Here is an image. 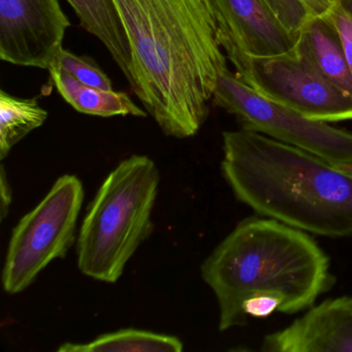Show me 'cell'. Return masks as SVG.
Returning <instances> with one entry per match:
<instances>
[{
	"label": "cell",
	"mask_w": 352,
	"mask_h": 352,
	"mask_svg": "<svg viewBox=\"0 0 352 352\" xmlns=\"http://www.w3.org/2000/svg\"><path fill=\"white\" fill-rule=\"evenodd\" d=\"M183 343L175 336L137 329L104 333L85 344L65 343L59 352H181Z\"/></svg>",
	"instance_id": "14"
},
{
	"label": "cell",
	"mask_w": 352,
	"mask_h": 352,
	"mask_svg": "<svg viewBox=\"0 0 352 352\" xmlns=\"http://www.w3.org/2000/svg\"><path fill=\"white\" fill-rule=\"evenodd\" d=\"M226 57L279 56L292 52L298 36L287 32L265 0H211Z\"/></svg>",
	"instance_id": "9"
},
{
	"label": "cell",
	"mask_w": 352,
	"mask_h": 352,
	"mask_svg": "<svg viewBox=\"0 0 352 352\" xmlns=\"http://www.w3.org/2000/svg\"><path fill=\"white\" fill-rule=\"evenodd\" d=\"M304 1L318 16L323 15L331 5L329 0H304Z\"/></svg>",
	"instance_id": "21"
},
{
	"label": "cell",
	"mask_w": 352,
	"mask_h": 352,
	"mask_svg": "<svg viewBox=\"0 0 352 352\" xmlns=\"http://www.w3.org/2000/svg\"><path fill=\"white\" fill-rule=\"evenodd\" d=\"M69 26L59 0H0V59L49 69Z\"/></svg>",
	"instance_id": "8"
},
{
	"label": "cell",
	"mask_w": 352,
	"mask_h": 352,
	"mask_svg": "<svg viewBox=\"0 0 352 352\" xmlns=\"http://www.w3.org/2000/svg\"><path fill=\"white\" fill-rule=\"evenodd\" d=\"M55 63L85 85L107 91L113 90L110 78L89 57L78 56L63 49Z\"/></svg>",
	"instance_id": "16"
},
{
	"label": "cell",
	"mask_w": 352,
	"mask_h": 352,
	"mask_svg": "<svg viewBox=\"0 0 352 352\" xmlns=\"http://www.w3.org/2000/svg\"><path fill=\"white\" fill-rule=\"evenodd\" d=\"M114 3L131 47L133 94L164 135H197L228 69L211 0Z\"/></svg>",
	"instance_id": "1"
},
{
	"label": "cell",
	"mask_w": 352,
	"mask_h": 352,
	"mask_svg": "<svg viewBox=\"0 0 352 352\" xmlns=\"http://www.w3.org/2000/svg\"><path fill=\"white\" fill-rule=\"evenodd\" d=\"M338 168H341V170H345V172L351 173L352 174V162H349V164H336Z\"/></svg>",
	"instance_id": "22"
},
{
	"label": "cell",
	"mask_w": 352,
	"mask_h": 352,
	"mask_svg": "<svg viewBox=\"0 0 352 352\" xmlns=\"http://www.w3.org/2000/svg\"><path fill=\"white\" fill-rule=\"evenodd\" d=\"M243 312L247 318H267L275 312H280V302L273 296H253L245 300Z\"/></svg>",
	"instance_id": "19"
},
{
	"label": "cell",
	"mask_w": 352,
	"mask_h": 352,
	"mask_svg": "<svg viewBox=\"0 0 352 352\" xmlns=\"http://www.w3.org/2000/svg\"><path fill=\"white\" fill-rule=\"evenodd\" d=\"M263 352H352V296L329 298L269 333Z\"/></svg>",
	"instance_id": "10"
},
{
	"label": "cell",
	"mask_w": 352,
	"mask_h": 352,
	"mask_svg": "<svg viewBox=\"0 0 352 352\" xmlns=\"http://www.w3.org/2000/svg\"><path fill=\"white\" fill-rule=\"evenodd\" d=\"M51 79L63 100L82 114L98 117H147L148 113L135 104L125 92L98 89L78 81L58 63L50 69Z\"/></svg>",
	"instance_id": "12"
},
{
	"label": "cell",
	"mask_w": 352,
	"mask_h": 352,
	"mask_svg": "<svg viewBox=\"0 0 352 352\" xmlns=\"http://www.w3.org/2000/svg\"><path fill=\"white\" fill-rule=\"evenodd\" d=\"M236 76L267 100L287 107L310 120H352V96L344 94L298 52L279 56L228 58Z\"/></svg>",
	"instance_id": "7"
},
{
	"label": "cell",
	"mask_w": 352,
	"mask_h": 352,
	"mask_svg": "<svg viewBox=\"0 0 352 352\" xmlns=\"http://www.w3.org/2000/svg\"><path fill=\"white\" fill-rule=\"evenodd\" d=\"M221 170L234 197L263 217L316 236L352 234V174L311 152L226 131Z\"/></svg>",
	"instance_id": "2"
},
{
	"label": "cell",
	"mask_w": 352,
	"mask_h": 352,
	"mask_svg": "<svg viewBox=\"0 0 352 352\" xmlns=\"http://www.w3.org/2000/svg\"><path fill=\"white\" fill-rule=\"evenodd\" d=\"M329 1H331V3H333V0H329Z\"/></svg>",
	"instance_id": "23"
},
{
	"label": "cell",
	"mask_w": 352,
	"mask_h": 352,
	"mask_svg": "<svg viewBox=\"0 0 352 352\" xmlns=\"http://www.w3.org/2000/svg\"><path fill=\"white\" fill-rule=\"evenodd\" d=\"M276 17L288 32L300 36L302 28L316 14L305 3L304 0H265Z\"/></svg>",
	"instance_id": "17"
},
{
	"label": "cell",
	"mask_w": 352,
	"mask_h": 352,
	"mask_svg": "<svg viewBox=\"0 0 352 352\" xmlns=\"http://www.w3.org/2000/svg\"><path fill=\"white\" fill-rule=\"evenodd\" d=\"M321 16L337 32L352 74V0H333Z\"/></svg>",
	"instance_id": "18"
},
{
	"label": "cell",
	"mask_w": 352,
	"mask_h": 352,
	"mask_svg": "<svg viewBox=\"0 0 352 352\" xmlns=\"http://www.w3.org/2000/svg\"><path fill=\"white\" fill-rule=\"evenodd\" d=\"M1 219H5L12 203V190L9 181L6 178L5 168H1Z\"/></svg>",
	"instance_id": "20"
},
{
	"label": "cell",
	"mask_w": 352,
	"mask_h": 352,
	"mask_svg": "<svg viewBox=\"0 0 352 352\" xmlns=\"http://www.w3.org/2000/svg\"><path fill=\"white\" fill-rule=\"evenodd\" d=\"M296 50L340 90L352 96V74L341 41L333 26L316 16L298 36Z\"/></svg>",
	"instance_id": "11"
},
{
	"label": "cell",
	"mask_w": 352,
	"mask_h": 352,
	"mask_svg": "<svg viewBox=\"0 0 352 352\" xmlns=\"http://www.w3.org/2000/svg\"><path fill=\"white\" fill-rule=\"evenodd\" d=\"M160 175L146 155L121 162L98 189L80 228L78 267L104 283L120 279L129 261L153 232Z\"/></svg>",
	"instance_id": "4"
},
{
	"label": "cell",
	"mask_w": 352,
	"mask_h": 352,
	"mask_svg": "<svg viewBox=\"0 0 352 352\" xmlns=\"http://www.w3.org/2000/svg\"><path fill=\"white\" fill-rule=\"evenodd\" d=\"M212 100L234 115L242 129L306 150L333 164L352 162V133L310 120L263 98L230 69L218 78Z\"/></svg>",
	"instance_id": "6"
},
{
	"label": "cell",
	"mask_w": 352,
	"mask_h": 352,
	"mask_svg": "<svg viewBox=\"0 0 352 352\" xmlns=\"http://www.w3.org/2000/svg\"><path fill=\"white\" fill-rule=\"evenodd\" d=\"M82 28L104 44L131 85V54L114 0H67Z\"/></svg>",
	"instance_id": "13"
},
{
	"label": "cell",
	"mask_w": 352,
	"mask_h": 352,
	"mask_svg": "<svg viewBox=\"0 0 352 352\" xmlns=\"http://www.w3.org/2000/svg\"><path fill=\"white\" fill-rule=\"evenodd\" d=\"M215 294L219 331L243 327L245 300L273 296L280 312L308 310L333 283L327 253L304 230L271 218L241 221L214 249L201 267Z\"/></svg>",
	"instance_id": "3"
},
{
	"label": "cell",
	"mask_w": 352,
	"mask_h": 352,
	"mask_svg": "<svg viewBox=\"0 0 352 352\" xmlns=\"http://www.w3.org/2000/svg\"><path fill=\"white\" fill-rule=\"evenodd\" d=\"M48 112L36 98H21L0 90V158L34 129L44 124Z\"/></svg>",
	"instance_id": "15"
},
{
	"label": "cell",
	"mask_w": 352,
	"mask_h": 352,
	"mask_svg": "<svg viewBox=\"0 0 352 352\" xmlns=\"http://www.w3.org/2000/svg\"><path fill=\"white\" fill-rule=\"evenodd\" d=\"M84 187L75 175L57 179L46 197L12 232L3 270V289L18 294L55 259L65 258L77 239Z\"/></svg>",
	"instance_id": "5"
}]
</instances>
